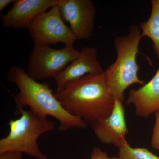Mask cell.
Listing matches in <instances>:
<instances>
[{
    "label": "cell",
    "mask_w": 159,
    "mask_h": 159,
    "mask_svg": "<svg viewBox=\"0 0 159 159\" xmlns=\"http://www.w3.org/2000/svg\"><path fill=\"white\" fill-rule=\"evenodd\" d=\"M54 95L66 110L92 127L111 115L115 104L104 72L85 75Z\"/></svg>",
    "instance_id": "obj_1"
},
{
    "label": "cell",
    "mask_w": 159,
    "mask_h": 159,
    "mask_svg": "<svg viewBox=\"0 0 159 159\" xmlns=\"http://www.w3.org/2000/svg\"><path fill=\"white\" fill-rule=\"evenodd\" d=\"M7 80L16 84L20 92L14 97L15 115L18 116L27 107L35 113L53 116L60 123L58 131L65 132L73 128L85 129L86 122L81 118L70 114L57 100L48 83H40L29 77L20 67L11 68Z\"/></svg>",
    "instance_id": "obj_2"
},
{
    "label": "cell",
    "mask_w": 159,
    "mask_h": 159,
    "mask_svg": "<svg viewBox=\"0 0 159 159\" xmlns=\"http://www.w3.org/2000/svg\"><path fill=\"white\" fill-rule=\"evenodd\" d=\"M142 38L140 27L132 25L128 34L115 38L116 59L104 71L108 88L115 99L123 102L124 92L129 87L135 84H145L138 74L139 67L137 56Z\"/></svg>",
    "instance_id": "obj_3"
},
{
    "label": "cell",
    "mask_w": 159,
    "mask_h": 159,
    "mask_svg": "<svg viewBox=\"0 0 159 159\" xmlns=\"http://www.w3.org/2000/svg\"><path fill=\"white\" fill-rule=\"evenodd\" d=\"M20 116L9 120V134L0 140V153L19 152L35 159H49L40 150L37 141L41 135L54 130V122L31 110H24Z\"/></svg>",
    "instance_id": "obj_4"
},
{
    "label": "cell",
    "mask_w": 159,
    "mask_h": 159,
    "mask_svg": "<svg viewBox=\"0 0 159 159\" xmlns=\"http://www.w3.org/2000/svg\"><path fill=\"white\" fill-rule=\"evenodd\" d=\"M80 51L74 47L61 49L49 46L34 44L29 58L27 74L34 80L54 78L80 56Z\"/></svg>",
    "instance_id": "obj_5"
},
{
    "label": "cell",
    "mask_w": 159,
    "mask_h": 159,
    "mask_svg": "<svg viewBox=\"0 0 159 159\" xmlns=\"http://www.w3.org/2000/svg\"><path fill=\"white\" fill-rule=\"evenodd\" d=\"M27 29L35 45L49 46L62 43L73 47L78 39L63 20L57 5L38 15Z\"/></svg>",
    "instance_id": "obj_6"
},
{
    "label": "cell",
    "mask_w": 159,
    "mask_h": 159,
    "mask_svg": "<svg viewBox=\"0 0 159 159\" xmlns=\"http://www.w3.org/2000/svg\"><path fill=\"white\" fill-rule=\"evenodd\" d=\"M61 15L77 39H87L93 34L96 9L91 0H59Z\"/></svg>",
    "instance_id": "obj_7"
},
{
    "label": "cell",
    "mask_w": 159,
    "mask_h": 159,
    "mask_svg": "<svg viewBox=\"0 0 159 159\" xmlns=\"http://www.w3.org/2000/svg\"><path fill=\"white\" fill-rule=\"evenodd\" d=\"M104 71L98 60L97 49L94 47H84L80 51L79 57L54 77L57 86L56 93L85 75L102 74Z\"/></svg>",
    "instance_id": "obj_8"
},
{
    "label": "cell",
    "mask_w": 159,
    "mask_h": 159,
    "mask_svg": "<svg viewBox=\"0 0 159 159\" xmlns=\"http://www.w3.org/2000/svg\"><path fill=\"white\" fill-rule=\"evenodd\" d=\"M59 0H15L6 14L1 15L5 29L28 28L35 16L57 5Z\"/></svg>",
    "instance_id": "obj_9"
},
{
    "label": "cell",
    "mask_w": 159,
    "mask_h": 159,
    "mask_svg": "<svg viewBox=\"0 0 159 159\" xmlns=\"http://www.w3.org/2000/svg\"><path fill=\"white\" fill-rule=\"evenodd\" d=\"M93 128L95 135L102 144L119 148L128 133L123 102L115 99L111 115L97 122Z\"/></svg>",
    "instance_id": "obj_10"
},
{
    "label": "cell",
    "mask_w": 159,
    "mask_h": 159,
    "mask_svg": "<svg viewBox=\"0 0 159 159\" xmlns=\"http://www.w3.org/2000/svg\"><path fill=\"white\" fill-rule=\"evenodd\" d=\"M125 103L133 104L136 115L142 118H147L159 110V69L142 87L130 90Z\"/></svg>",
    "instance_id": "obj_11"
},
{
    "label": "cell",
    "mask_w": 159,
    "mask_h": 159,
    "mask_svg": "<svg viewBox=\"0 0 159 159\" xmlns=\"http://www.w3.org/2000/svg\"><path fill=\"white\" fill-rule=\"evenodd\" d=\"M152 9L147 21L140 24L142 37L150 38L153 43L154 50L159 59V0L151 1Z\"/></svg>",
    "instance_id": "obj_12"
},
{
    "label": "cell",
    "mask_w": 159,
    "mask_h": 159,
    "mask_svg": "<svg viewBox=\"0 0 159 159\" xmlns=\"http://www.w3.org/2000/svg\"><path fill=\"white\" fill-rule=\"evenodd\" d=\"M121 159H159V157L144 148H133L125 140L119 148Z\"/></svg>",
    "instance_id": "obj_13"
},
{
    "label": "cell",
    "mask_w": 159,
    "mask_h": 159,
    "mask_svg": "<svg viewBox=\"0 0 159 159\" xmlns=\"http://www.w3.org/2000/svg\"><path fill=\"white\" fill-rule=\"evenodd\" d=\"M155 121L151 139L152 148L159 151V110L155 113Z\"/></svg>",
    "instance_id": "obj_14"
},
{
    "label": "cell",
    "mask_w": 159,
    "mask_h": 159,
    "mask_svg": "<svg viewBox=\"0 0 159 159\" xmlns=\"http://www.w3.org/2000/svg\"><path fill=\"white\" fill-rule=\"evenodd\" d=\"M90 159H121L118 157H109L107 153L99 147H95L91 153Z\"/></svg>",
    "instance_id": "obj_15"
},
{
    "label": "cell",
    "mask_w": 159,
    "mask_h": 159,
    "mask_svg": "<svg viewBox=\"0 0 159 159\" xmlns=\"http://www.w3.org/2000/svg\"><path fill=\"white\" fill-rule=\"evenodd\" d=\"M0 159H23V153L19 152H5L0 153Z\"/></svg>",
    "instance_id": "obj_16"
},
{
    "label": "cell",
    "mask_w": 159,
    "mask_h": 159,
    "mask_svg": "<svg viewBox=\"0 0 159 159\" xmlns=\"http://www.w3.org/2000/svg\"><path fill=\"white\" fill-rule=\"evenodd\" d=\"M15 0H0V11H3L4 9L11 3H14Z\"/></svg>",
    "instance_id": "obj_17"
}]
</instances>
